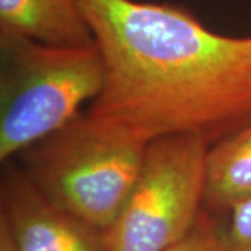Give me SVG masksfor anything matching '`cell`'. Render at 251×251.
I'll return each mask as SVG.
<instances>
[{"label": "cell", "instance_id": "cell-1", "mask_svg": "<svg viewBox=\"0 0 251 251\" xmlns=\"http://www.w3.org/2000/svg\"><path fill=\"white\" fill-rule=\"evenodd\" d=\"M81 3L103 63L91 116L145 144L212 145L251 123V35L218 34L169 3Z\"/></svg>", "mask_w": 251, "mask_h": 251}, {"label": "cell", "instance_id": "cell-2", "mask_svg": "<svg viewBox=\"0 0 251 251\" xmlns=\"http://www.w3.org/2000/svg\"><path fill=\"white\" fill-rule=\"evenodd\" d=\"M102 84L95 42L53 46L0 32V161L69 125L98 97Z\"/></svg>", "mask_w": 251, "mask_h": 251}, {"label": "cell", "instance_id": "cell-3", "mask_svg": "<svg viewBox=\"0 0 251 251\" xmlns=\"http://www.w3.org/2000/svg\"><path fill=\"white\" fill-rule=\"evenodd\" d=\"M147 145L78 115L20 153L21 168L49 201L105 232L134 186Z\"/></svg>", "mask_w": 251, "mask_h": 251}, {"label": "cell", "instance_id": "cell-4", "mask_svg": "<svg viewBox=\"0 0 251 251\" xmlns=\"http://www.w3.org/2000/svg\"><path fill=\"white\" fill-rule=\"evenodd\" d=\"M209 144L171 135L147 145L120 214L103 232L108 251H168L194 229L205 194Z\"/></svg>", "mask_w": 251, "mask_h": 251}, {"label": "cell", "instance_id": "cell-5", "mask_svg": "<svg viewBox=\"0 0 251 251\" xmlns=\"http://www.w3.org/2000/svg\"><path fill=\"white\" fill-rule=\"evenodd\" d=\"M1 177V215L17 251H108L103 232L53 204L21 166Z\"/></svg>", "mask_w": 251, "mask_h": 251}, {"label": "cell", "instance_id": "cell-6", "mask_svg": "<svg viewBox=\"0 0 251 251\" xmlns=\"http://www.w3.org/2000/svg\"><path fill=\"white\" fill-rule=\"evenodd\" d=\"M0 32L53 46L95 42L81 0H0Z\"/></svg>", "mask_w": 251, "mask_h": 251}, {"label": "cell", "instance_id": "cell-7", "mask_svg": "<svg viewBox=\"0 0 251 251\" xmlns=\"http://www.w3.org/2000/svg\"><path fill=\"white\" fill-rule=\"evenodd\" d=\"M251 197V123L208 150L204 202L225 209Z\"/></svg>", "mask_w": 251, "mask_h": 251}, {"label": "cell", "instance_id": "cell-8", "mask_svg": "<svg viewBox=\"0 0 251 251\" xmlns=\"http://www.w3.org/2000/svg\"><path fill=\"white\" fill-rule=\"evenodd\" d=\"M219 233L229 251H251V197L227 209V222Z\"/></svg>", "mask_w": 251, "mask_h": 251}, {"label": "cell", "instance_id": "cell-9", "mask_svg": "<svg viewBox=\"0 0 251 251\" xmlns=\"http://www.w3.org/2000/svg\"><path fill=\"white\" fill-rule=\"evenodd\" d=\"M168 251H229L221 237L219 229L205 216L200 215L197 225L176 246Z\"/></svg>", "mask_w": 251, "mask_h": 251}, {"label": "cell", "instance_id": "cell-10", "mask_svg": "<svg viewBox=\"0 0 251 251\" xmlns=\"http://www.w3.org/2000/svg\"><path fill=\"white\" fill-rule=\"evenodd\" d=\"M0 251H17L9 226L3 219H0Z\"/></svg>", "mask_w": 251, "mask_h": 251}]
</instances>
